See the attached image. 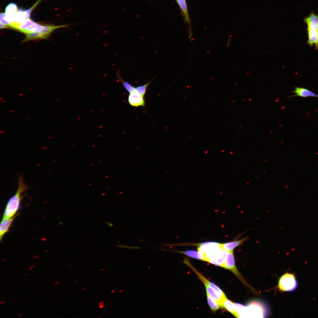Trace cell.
Returning a JSON list of instances; mask_svg holds the SVG:
<instances>
[{
  "instance_id": "cell-29",
  "label": "cell",
  "mask_w": 318,
  "mask_h": 318,
  "mask_svg": "<svg viewBox=\"0 0 318 318\" xmlns=\"http://www.w3.org/2000/svg\"><path fill=\"white\" fill-rule=\"evenodd\" d=\"M35 265H33L32 266H31V268H34V267H35Z\"/></svg>"
},
{
  "instance_id": "cell-28",
  "label": "cell",
  "mask_w": 318,
  "mask_h": 318,
  "mask_svg": "<svg viewBox=\"0 0 318 318\" xmlns=\"http://www.w3.org/2000/svg\"><path fill=\"white\" fill-rule=\"evenodd\" d=\"M6 302V301H1V303H0V304H3L5 303Z\"/></svg>"
},
{
  "instance_id": "cell-2",
  "label": "cell",
  "mask_w": 318,
  "mask_h": 318,
  "mask_svg": "<svg viewBox=\"0 0 318 318\" xmlns=\"http://www.w3.org/2000/svg\"><path fill=\"white\" fill-rule=\"evenodd\" d=\"M297 283L294 274L286 273L281 277L279 281L278 288L283 292H291L295 290Z\"/></svg>"
},
{
  "instance_id": "cell-3",
  "label": "cell",
  "mask_w": 318,
  "mask_h": 318,
  "mask_svg": "<svg viewBox=\"0 0 318 318\" xmlns=\"http://www.w3.org/2000/svg\"><path fill=\"white\" fill-rule=\"evenodd\" d=\"M224 268L230 270L234 273L239 279L241 282L246 286L248 287L254 293L256 292L246 282L239 272L235 263L234 256L233 251L229 252L225 262Z\"/></svg>"
},
{
  "instance_id": "cell-13",
  "label": "cell",
  "mask_w": 318,
  "mask_h": 318,
  "mask_svg": "<svg viewBox=\"0 0 318 318\" xmlns=\"http://www.w3.org/2000/svg\"><path fill=\"white\" fill-rule=\"evenodd\" d=\"M308 34V43L311 46L314 45L316 49L318 48V30L307 29Z\"/></svg>"
},
{
  "instance_id": "cell-39",
  "label": "cell",
  "mask_w": 318,
  "mask_h": 318,
  "mask_svg": "<svg viewBox=\"0 0 318 318\" xmlns=\"http://www.w3.org/2000/svg\"><path fill=\"white\" fill-rule=\"evenodd\" d=\"M3 98H0V99H1V100H3Z\"/></svg>"
},
{
  "instance_id": "cell-7",
  "label": "cell",
  "mask_w": 318,
  "mask_h": 318,
  "mask_svg": "<svg viewBox=\"0 0 318 318\" xmlns=\"http://www.w3.org/2000/svg\"><path fill=\"white\" fill-rule=\"evenodd\" d=\"M295 90L290 93H294L295 95L289 97L299 96L304 98L311 97L318 98V95L307 89L299 87L295 88Z\"/></svg>"
},
{
  "instance_id": "cell-31",
  "label": "cell",
  "mask_w": 318,
  "mask_h": 318,
  "mask_svg": "<svg viewBox=\"0 0 318 318\" xmlns=\"http://www.w3.org/2000/svg\"><path fill=\"white\" fill-rule=\"evenodd\" d=\"M23 95H24V94H19V96H23Z\"/></svg>"
},
{
  "instance_id": "cell-37",
  "label": "cell",
  "mask_w": 318,
  "mask_h": 318,
  "mask_svg": "<svg viewBox=\"0 0 318 318\" xmlns=\"http://www.w3.org/2000/svg\"><path fill=\"white\" fill-rule=\"evenodd\" d=\"M28 273H27V274H25L24 275V276H27V275H28Z\"/></svg>"
},
{
  "instance_id": "cell-34",
  "label": "cell",
  "mask_w": 318,
  "mask_h": 318,
  "mask_svg": "<svg viewBox=\"0 0 318 318\" xmlns=\"http://www.w3.org/2000/svg\"><path fill=\"white\" fill-rule=\"evenodd\" d=\"M32 269H33V268H29V270H32Z\"/></svg>"
},
{
  "instance_id": "cell-18",
  "label": "cell",
  "mask_w": 318,
  "mask_h": 318,
  "mask_svg": "<svg viewBox=\"0 0 318 318\" xmlns=\"http://www.w3.org/2000/svg\"><path fill=\"white\" fill-rule=\"evenodd\" d=\"M117 77L118 79V80L122 83L123 85L124 86V87L129 92L130 94H131L133 92H134L136 88L133 86L131 85L130 84L127 82H126L124 80H123L121 77L120 73V71H118L116 74Z\"/></svg>"
},
{
  "instance_id": "cell-33",
  "label": "cell",
  "mask_w": 318,
  "mask_h": 318,
  "mask_svg": "<svg viewBox=\"0 0 318 318\" xmlns=\"http://www.w3.org/2000/svg\"><path fill=\"white\" fill-rule=\"evenodd\" d=\"M59 283V282H56L55 283V284L56 285V284H58Z\"/></svg>"
},
{
  "instance_id": "cell-15",
  "label": "cell",
  "mask_w": 318,
  "mask_h": 318,
  "mask_svg": "<svg viewBox=\"0 0 318 318\" xmlns=\"http://www.w3.org/2000/svg\"><path fill=\"white\" fill-rule=\"evenodd\" d=\"M68 25H64L58 26H43V29L39 32L44 37L45 39L47 38L50 34L55 29L61 27H67Z\"/></svg>"
},
{
  "instance_id": "cell-27",
  "label": "cell",
  "mask_w": 318,
  "mask_h": 318,
  "mask_svg": "<svg viewBox=\"0 0 318 318\" xmlns=\"http://www.w3.org/2000/svg\"><path fill=\"white\" fill-rule=\"evenodd\" d=\"M106 224L108 225L109 226L111 227H112L113 226V224L112 223H110V222H107Z\"/></svg>"
},
{
  "instance_id": "cell-1",
  "label": "cell",
  "mask_w": 318,
  "mask_h": 318,
  "mask_svg": "<svg viewBox=\"0 0 318 318\" xmlns=\"http://www.w3.org/2000/svg\"><path fill=\"white\" fill-rule=\"evenodd\" d=\"M28 187L24 181L22 175L19 177L18 186L17 191L8 202L3 219L12 218L14 216L19 209L20 204L23 198L22 193L28 189Z\"/></svg>"
},
{
  "instance_id": "cell-35",
  "label": "cell",
  "mask_w": 318,
  "mask_h": 318,
  "mask_svg": "<svg viewBox=\"0 0 318 318\" xmlns=\"http://www.w3.org/2000/svg\"><path fill=\"white\" fill-rule=\"evenodd\" d=\"M4 132L5 131H1V132H1V133H4Z\"/></svg>"
},
{
  "instance_id": "cell-26",
  "label": "cell",
  "mask_w": 318,
  "mask_h": 318,
  "mask_svg": "<svg viewBox=\"0 0 318 318\" xmlns=\"http://www.w3.org/2000/svg\"><path fill=\"white\" fill-rule=\"evenodd\" d=\"M7 28H8V27H7V26H6L5 25H4L2 24V23H1V29Z\"/></svg>"
},
{
  "instance_id": "cell-10",
  "label": "cell",
  "mask_w": 318,
  "mask_h": 318,
  "mask_svg": "<svg viewBox=\"0 0 318 318\" xmlns=\"http://www.w3.org/2000/svg\"><path fill=\"white\" fill-rule=\"evenodd\" d=\"M248 239L247 238H244L238 241L225 243L221 244L220 247L224 250L230 252L233 251L236 248L242 245L245 241Z\"/></svg>"
},
{
  "instance_id": "cell-4",
  "label": "cell",
  "mask_w": 318,
  "mask_h": 318,
  "mask_svg": "<svg viewBox=\"0 0 318 318\" xmlns=\"http://www.w3.org/2000/svg\"><path fill=\"white\" fill-rule=\"evenodd\" d=\"M183 262L189 266L196 273L199 278L203 283L204 285H208L221 299L223 300L226 297L224 292L218 287L214 283L209 281L205 278L195 268L193 267L188 260L187 259H185Z\"/></svg>"
},
{
  "instance_id": "cell-19",
  "label": "cell",
  "mask_w": 318,
  "mask_h": 318,
  "mask_svg": "<svg viewBox=\"0 0 318 318\" xmlns=\"http://www.w3.org/2000/svg\"><path fill=\"white\" fill-rule=\"evenodd\" d=\"M45 39L44 37L39 32H35L27 34L25 39L23 42H25L29 40L38 39Z\"/></svg>"
},
{
  "instance_id": "cell-40",
  "label": "cell",
  "mask_w": 318,
  "mask_h": 318,
  "mask_svg": "<svg viewBox=\"0 0 318 318\" xmlns=\"http://www.w3.org/2000/svg\"><path fill=\"white\" fill-rule=\"evenodd\" d=\"M5 260V259H4V260H2V261H4V260Z\"/></svg>"
},
{
  "instance_id": "cell-21",
  "label": "cell",
  "mask_w": 318,
  "mask_h": 318,
  "mask_svg": "<svg viewBox=\"0 0 318 318\" xmlns=\"http://www.w3.org/2000/svg\"><path fill=\"white\" fill-rule=\"evenodd\" d=\"M17 11L16 5L13 3H11L6 7L5 13L7 15H13Z\"/></svg>"
},
{
  "instance_id": "cell-22",
  "label": "cell",
  "mask_w": 318,
  "mask_h": 318,
  "mask_svg": "<svg viewBox=\"0 0 318 318\" xmlns=\"http://www.w3.org/2000/svg\"><path fill=\"white\" fill-rule=\"evenodd\" d=\"M154 78H153L147 84L137 87L136 88L135 90L141 96L144 97V96L146 93L147 87L151 83L152 80Z\"/></svg>"
},
{
  "instance_id": "cell-20",
  "label": "cell",
  "mask_w": 318,
  "mask_h": 318,
  "mask_svg": "<svg viewBox=\"0 0 318 318\" xmlns=\"http://www.w3.org/2000/svg\"><path fill=\"white\" fill-rule=\"evenodd\" d=\"M208 301V304L211 309L213 311L218 310L221 307L218 303L213 300L207 293Z\"/></svg>"
},
{
  "instance_id": "cell-41",
  "label": "cell",
  "mask_w": 318,
  "mask_h": 318,
  "mask_svg": "<svg viewBox=\"0 0 318 318\" xmlns=\"http://www.w3.org/2000/svg\"><path fill=\"white\" fill-rule=\"evenodd\" d=\"M18 280H19V279H17V281H18Z\"/></svg>"
},
{
  "instance_id": "cell-25",
  "label": "cell",
  "mask_w": 318,
  "mask_h": 318,
  "mask_svg": "<svg viewBox=\"0 0 318 318\" xmlns=\"http://www.w3.org/2000/svg\"><path fill=\"white\" fill-rule=\"evenodd\" d=\"M41 1H42V0H38V1L32 7L29 8V9L27 10L26 11V12L28 14L30 15V13H31V12L32 11L33 9L37 5H38L39 4V3L41 2Z\"/></svg>"
},
{
  "instance_id": "cell-16",
  "label": "cell",
  "mask_w": 318,
  "mask_h": 318,
  "mask_svg": "<svg viewBox=\"0 0 318 318\" xmlns=\"http://www.w3.org/2000/svg\"><path fill=\"white\" fill-rule=\"evenodd\" d=\"M43 26L35 22L32 25L25 29L20 31L26 34L33 32H39L43 29Z\"/></svg>"
},
{
  "instance_id": "cell-30",
  "label": "cell",
  "mask_w": 318,
  "mask_h": 318,
  "mask_svg": "<svg viewBox=\"0 0 318 318\" xmlns=\"http://www.w3.org/2000/svg\"><path fill=\"white\" fill-rule=\"evenodd\" d=\"M23 315V314H20L18 316L19 317H20V316H22Z\"/></svg>"
},
{
  "instance_id": "cell-38",
  "label": "cell",
  "mask_w": 318,
  "mask_h": 318,
  "mask_svg": "<svg viewBox=\"0 0 318 318\" xmlns=\"http://www.w3.org/2000/svg\"><path fill=\"white\" fill-rule=\"evenodd\" d=\"M5 100H3V101H1V102H5Z\"/></svg>"
},
{
  "instance_id": "cell-32",
  "label": "cell",
  "mask_w": 318,
  "mask_h": 318,
  "mask_svg": "<svg viewBox=\"0 0 318 318\" xmlns=\"http://www.w3.org/2000/svg\"><path fill=\"white\" fill-rule=\"evenodd\" d=\"M15 112L14 110H11V111H10V112Z\"/></svg>"
},
{
  "instance_id": "cell-23",
  "label": "cell",
  "mask_w": 318,
  "mask_h": 318,
  "mask_svg": "<svg viewBox=\"0 0 318 318\" xmlns=\"http://www.w3.org/2000/svg\"><path fill=\"white\" fill-rule=\"evenodd\" d=\"M35 22L31 19H29L26 21L20 24L17 29L20 31L25 29L33 24Z\"/></svg>"
},
{
  "instance_id": "cell-11",
  "label": "cell",
  "mask_w": 318,
  "mask_h": 318,
  "mask_svg": "<svg viewBox=\"0 0 318 318\" xmlns=\"http://www.w3.org/2000/svg\"><path fill=\"white\" fill-rule=\"evenodd\" d=\"M307 26V29L318 30V16L314 13L311 14L305 19Z\"/></svg>"
},
{
  "instance_id": "cell-17",
  "label": "cell",
  "mask_w": 318,
  "mask_h": 318,
  "mask_svg": "<svg viewBox=\"0 0 318 318\" xmlns=\"http://www.w3.org/2000/svg\"><path fill=\"white\" fill-rule=\"evenodd\" d=\"M176 1L183 13L186 21L189 23L190 22V18L186 0H176Z\"/></svg>"
},
{
  "instance_id": "cell-5",
  "label": "cell",
  "mask_w": 318,
  "mask_h": 318,
  "mask_svg": "<svg viewBox=\"0 0 318 318\" xmlns=\"http://www.w3.org/2000/svg\"><path fill=\"white\" fill-rule=\"evenodd\" d=\"M229 252L220 248L208 261L211 263L225 267V262Z\"/></svg>"
},
{
  "instance_id": "cell-24",
  "label": "cell",
  "mask_w": 318,
  "mask_h": 318,
  "mask_svg": "<svg viewBox=\"0 0 318 318\" xmlns=\"http://www.w3.org/2000/svg\"><path fill=\"white\" fill-rule=\"evenodd\" d=\"M6 15L5 13H1L0 15V21L1 23L6 26H10V23L6 21L5 18V17Z\"/></svg>"
},
{
  "instance_id": "cell-9",
  "label": "cell",
  "mask_w": 318,
  "mask_h": 318,
  "mask_svg": "<svg viewBox=\"0 0 318 318\" xmlns=\"http://www.w3.org/2000/svg\"><path fill=\"white\" fill-rule=\"evenodd\" d=\"M17 216L9 218L2 219L0 225V240L1 241L5 234L9 230L13 220Z\"/></svg>"
},
{
  "instance_id": "cell-8",
  "label": "cell",
  "mask_w": 318,
  "mask_h": 318,
  "mask_svg": "<svg viewBox=\"0 0 318 318\" xmlns=\"http://www.w3.org/2000/svg\"><path fill=\"white\" fill-rule=\"evenodd\" d=\"M29 17L30 15L28 14L26 11L19 9L14 15L15 22L14 23L16 24V29H17L20 24L29 20Z\"/></svg>"
},
{
  "instance_id": "cell-12",
  "label": "cell",
  "mask_w": 318,
  "mask_h": 318,
  "mask_svg": "<svg viewBox=\"0 0 318 318\" xmlns=\"http://www.w3.org/2000/svg\"><path fill=\"white\" fill-rule=\"evenodd\" d=\"M221 307L226 309L235 317H240V315L236 310L234 303L228 299L226 297L223 299Z\"/></svg>"
},
{
  "instance_id": "cell-14",
  "label": "cell",
  "mask_w": 318,
  "mask_h": 318,
  "mask_svg": "<svg viewBox=\"0 0 318 318\" xmlns=\"http://www.w3.org/2000/svg\"><path fill=\"white\" fill-rule=\"evenodd\" d=\"M179 253H181L192 258L206 261V257L204 253L199 251H197L194 250H188L185 251H174Z\"/></svg>"
},
{
  "instance_id": "cell-6",
  "label": "cell",
  "mask_w": 318,
  "mask_h": 318,
  "mask_svg": "<svg viewBox=\"0 0 318 318\" xmlns=\"http://www.w3.org/2000/svg\"><path fill=\"white\" fill-rule=\"evenodd\" d=\"M128 101L133 106H144L145 105L144 98L135 90L130 94L128 97Z\"/></svg>"
},
{
  "instance_id": "cell-36",
  "label": "cell",
  "mask_w": 318,
  "mask_h": 318,
  "mask_svg": "<svg viewBox=\"0 0 318 318\" xmlns=\"http://www.w3.org/2000/svg\"><path fill=\"white\" fill-rule=\"evenodd\" d=\"M29 118L28 117H27L25 118V119H28Z\"/></svg>"
}]
</instances>
